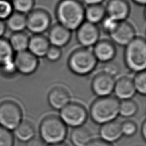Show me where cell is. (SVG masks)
Masks as SVG:
<instances>
[{
    "instance_id": "cell-34",
    "label": "cell",
    "mask_w": 146,
    "mask_h": 146,
    "mask_svg": "<svg viewBox=\"0 0 146 146\" xmlns=\"http://www.w3.org/2000/svg\"><path fill=\"white\" fill-rule=\"evenodd\" d=\"M103 72L104 73L109 75L112 77L116 76L119 72V67L118 66L111 62L106 63V64L103 67Z\"/></svg>"
},
{
    "instance_id": "cell-4",
    "label": "cell",
    "mask_w": 146,
    "mask_h": 146,
    "mask_svg": "<svg viewBox=\"0 0 146 146\" xmlns=\"http://www.w3.org/2000/svg\"><path fill=\"white\" fill-rule=\"evenodd\" d=\"M97 62L92 50L81 47L71 53L68 58V64L74 73L79 75H85L95 68Z\"/></svg>"
},
{
    "instance_id": "cell-36",
    "label": "cell",
    "mask_w": 146,
    "mask_h": 146,
    "mask_svg": "<svg viewBox=\"0 0 146 146\" xmlns=\"http://www.w3.org/2000/svg\"><path fill=\"white\" fill-rule=\"evenodd\" d=\"M86 146H112L111 143L102 139L91 140Z\"/></svg>"
},
{
    "instance_id": "cell-37",
    "label": "cell",
    "mask_w": 146,
    "mask_h": 146,
    "mask_svg": "<svg viewBox=\"0 0 146 146\" xmlns=\"http://www.w3.org/2000/svg\"><path fill=\"white\" fill-rule=\"evenodd\" d=\"M27 146H46V145L42 139L33 138L28 141Z\"/></svg>"
},
{
    "instance_id": "cell-22",
    "label": "cell",
    "mask_w": 146,
    "mask_h": 146,
    "mask_svg": "<svg viewBox=\"0 0 146 146\" xmlns=\"http://www.w3.org/2000/svg\"><path fill=\"white\" fill-rule=\"evenodd\" d=\"M29 38L24 31L13 33L8 41L14 52L17 53L27 50Z\"/></svg>"
},
{
    "instance_id": "cell-24",
    "label": "cell",
    "mask_w": 146,
    "mask_h": 146,
    "mask_svg": "<svg viewBox=\"0 0 146 146\" xmlns=\"http://www.w3.org/2000/svg\"><path fill=\"white\" fill-rule=\"evenodd\" d=\"M14 133L17 139L22 141H29L35 134L33 125L28 121H21L14 129Z\"/></svg>"
},
{
    "instance_id": "cell-21",
    "label": "cell",
    "mask_w": 146,
    "mask_h": 146,
    "mask_svg": "<svg viewBox=\"0 0 146 146\" xmlns=\"http://www.w3.org/2000/svg\"><path fill=\"white\" fill-rule=\"evenodd\" d=\"M5 23L7 29L12 33L23 31L26 29V15L14 11Z\"/></svg>"
},
{
    "instance_id": "cell-40",
    "label": "cell",
    "mask_w": 146,
    "mask_h": 146,
    "mask_svg": "<svg viewBox=\"0 0 146 146\" xmlns=\"http://www.w3.org/2000/svg\"><path fill=\"white\" fill-rule=\"evenodd\" d=\"M141 133H142L143 138L145 139V137H146V123H145V121H144L143 122L142 127H141Z\"/></svg>"
},
{
    "instance_id": "cell-13",
    "label": "cell",
    "mask_w": 146,
    "mask_h": 146,
    "mask_svg": "<svg viewBox=\"0 0 146 146\" xmlns=\"http://www.w3.org/2000/svg\"><path fill=\"white\" fill-rule=\"evenodd\" d=\"M48 31L47 38L50 45L62 48L66 46L71 40L72 31L58 23L51 26Z\"/></svg>"
},
{
    "instance_id": "cell-41",
    "label": "cell",
    "mask_w": 146,
    "mask_h": 146,
    "mask_svg": "<svg viewBox=\"0 0 146 146\" xmlns=\"http://www.w3.org/2000/svg\"><path fill=\"white\" fill-rule=\"evenodd\" d=\"M136 4L140 6H144L146 3V0H132Z\"/></svg>"
},
{
    "instance_id": "cell-3",
    "label": "cell",
    "mask_w": 146,
    "mask_h": 146,
    "mask_svg": "<svg viewBox=\"0 0 146 146\" xmlns=\"http://www.w3.org/2000/svg\"><path fill=\"white\" fill-rule=\"evenodd\" d=\"M124 60L132 71L139 72L146 68V42L144 38L136 36L125 46Z\"/></svg>"
},
{
    "instance_id": "cell-18",
    "label": "cell",
    "mask_w": 146,
    "mask_h": 146,
    "mask_svg": "<svg viewBox=\"0 0 146 146\" xmlns=\"http://www.w3.org/2000/svg\"><path fill=\"white\" fill-rule=\"evenodd\" d=\"M116 96L121 99H130L136 92L133 80L128 78H122L115 83L113 90Z\"/></svg>"
},
{
    "instance_id": "cell-14",
    "label": "cell",
    "mask_w": 146,
    "mask_h": 146,
    "mask_svg": "<svg viewBox=\"0 0 146 146\" xmlns=\"http://www.w3.org/2000/svg\"><path fill=\"white\" fill-rule=\"evenodd\" d=\"M115 81L113 77L104 72L98 74L92 82L94 92L100 97L108 96L114 90Z\"/></svg>"
},
{
    "instance_id": "cell-28",
    "label": "cell",
    "mask_w": 146,
    "mask_h": 146,
    "mask_svg": "<svg viewBox=\"0 0 146 146\" xmlns=\"http://www.w3.org/2000/svg\"><path fill=\"white\" fill-rule=\"evenodd\" d=\"M136 91L145 95L146 93V73L145 71L137 72L133 81Z\"/></svg>"
},
{
    "instance_id": "cell-15",
    "label": "cell",
    "mask_w": 146,
    "mask_h": 146,
    "mask_svg": "<svg viewBox=\"0 0 146 146\" xmlns=\"http://www.w3.org/2000/svg\"><path fill=\"white\" fill-rule=\"evenodd\" d=\"M92 52L97 61L103 63L111 62L115 56V44L110 40H99L94 46Z\"/></svg>"
},
{
    "instance_id": "cell-8",
    "label": "cell",
    "mask_w": 146,
    "mask_h": 146,
    "mask_svg": "<svg viewBox=\"0 0 146 146\" xmlns=\"http://www.w3.org/2000/svg\"><path fill=\"white\" fill-rule=\"evenodd\" d=\"M60 119L68 126L81 127L86 121L87 114L84 107L78 103H68L60 111Z\"/></svg>"
},
{
    "instance_id": "cell-39",
    "label": "cell",
    "mask_w": 146,
    "mask_h": 146,
    "mask_svg": "<svg viewBox=\"0 0 146 146\" xmlns=\"http://www.w3.org/2000/svg\"><path fill=\"white\" fill-rule=\"evenodd\" d=\"M7 27L4 21L0 20V38H2L6 33Z\"/></svg>"
},
{
    "instance_id": "cell-1",
    "label": "cell",
    "mask_w": 146,
    "mask_h": 146,
    "mask_svg": "<svg viewBox=\"0 0 146 146\" xmlns=\"http://www.w3.org/2000/svg\"><path fill=\"white\" fill-rule=\"evenodd\" d=\"M84 9L79 0H60L55 9L58 23L70 31L76 30L85 21Z\"/></svg>"
},
{
    "instance_id": "cell-35",
    "label": "cell",
    "mask_w": 146,
    "mask_h": 146,
    "mask_svg": "<svg viewBox=\"0 0 146 146\" xmlns=\"http://www.w3.org/2000/svg\"><path fill=\"white\" fill-rule=\"evenodd\" d=\"M1 67L3 70L4 74H8V75L13 74L17 71L13 60L12 61H10L5 64L4 65L2 66Z\"/></svg>"
},
{
    "instance_id": "cell-25",
    "label": "cell",
    "mask_w": 146,
    "mask_h": 146,
    "mask_svg": "<svg viewBox=\"0 0 146 146\" xmlns=\"http://www.w3.org/2000/svg\"><path fill=\"white\" fill-rule=\"evenodd\" d=\"M13 50L8 40L3 38H0V67L12 61L14 59Z\"/></svg>"
},
{
    "instance_id": "cell-12",
    "label": "cell",
    "mask_w": 146,
    "mask_h": 146,
    "mask_svg": "<svg viewBox=\"0 0 146 146\" xmlns=\"http://www.w3.org/2000/svg\"><path fill=\"white\" fill-rule=\"evenodd\" d=\"M104 7L106 15L118 22L126 21L131 12V7L127 0H108Z\"/></svg>"
},
{
    "instance_id": "cell-43",
    "label": "cell",
    "mask_w": 146,
    "mask_h": 146,
    "mask_svg": "<svg viewBox=\"0 0 146 146\" xmlns=\"http://www.w3.org/2000/svg\"><path fill=\"white\" fill-rule=\"evenodd\" d=\"M9 1H12V0H9Z\"/></svg>"
},
{
    "instance_id": "cell-42",
    "label": "cell",
    "mask_w": 146,
    "mask_h": 146,
    "mask_svg": "<svg viewBox=\"0 0 146 146\" xmlns=\"http://www.w3.org/2000/svg\"><path fill=\"white\" fill-rule=\"evenodd\" d=\"M48 146H68V145L64 143H56V144H52Z\"/></svg>"
},
{
    "instance_id": "cell-16",
    "label": "cell",
    "mask_w": 146,
    "mask_h": 146,
    "mask_svg": "<svg viewBox=\"0 0 146 146\" xmlns=\"http://www.w3.org/2000/svg\"><path fill=\"white\" fill-rule=\"evenodd\" d=\"M50 46L47 36L43 34H34L29 38L27 50L37 58L44 57Z\"/></svg>"
},
{
    "instance_id": "cell-27",
    "label": "cell",
    "mask_w": 146,
    "mask_h": 146,
    "mask_svg": "<svg viewBox=\"0 0 146 146\" xmlns=\"http://www.w3.org/2000/svg\"><path fill=\"white\" fill-rule=\"evenodd\" d=\"M137 111L136 103L131 100H123L119 105V113L123 117H131L133 116Z\"/></svg>"
},
{
    "instance_id": "cell-30",
    "label": "cell",
    "mask_w": 146,
    "mask_h": 146,
    "mask_svg": "<svg viewBox=\"0 0 146 146\" xmlns=\"http://www.w3.org/2000/svg\"><path fill=\"white\" fill-rule=\"evenodd\" d=\"M14 12L11 1L0 0V20H6Z\"/></svg>"
},
{
    "instance_id": "cell-31",
    "label": "cell",
    "mask_w": 146,
    "mask_h": 146,
    "mask_svg": "<svg viewBox=\"0 0 146 146\" xmlns=\"http://www.w3.org/2000/svg\"><path fill=\"white\" fill-rule=\"evenodd\" d=\"M14 139L11 131L0 126V146H13Z\"/></svg>"
},
{
    "instance_id": "cell-26",
    "label": "cell",
    "mask_w": 146,
    "mask_h": 146,
    "mask_svg": "<svg viewBox=\"0 0 146 146\" xmlns=\"http://www.w3.org/2000/svg\"><path fill=\"white\" fill-rule=\"evenodd\" d=\"M14 11L27 15L34 9L35 0H12Z\"/></svg>"
},
{
    "instance_id": "cell-6",
    "label": "cell",
    "mask_w": 146,
    "mask_h": 146,
    "mask_svg": "<svg viewBox=\"0 0 146 146\" xmlns=\"http://www.w3.org/2000/svg\"><path fill=\"white\" fill-rule=\"evenodd\" d=\"M51 25L50 14L42 9H35L26 15V29L34 34H43Z\"/></svg>"
},
{
    "instance_id": "cell-9",
    "label": "cell",
    "mask_w": 146,
    "mask_h": 146,
    "mask_svg": "<svg viewBox=\"0 0 146 146\" xmlns=\"http://www.w3.org/2000/svg\"><path fill=\"white\" fill-rule=\"evenodd\" d=\"M76 38L84 48L93 47L100 40V30L96 25L84 21L76 30Z\"/></svg>"
},
{
    "instance_id": "cell-32",
    "label": "cell",
    "mask_w": 146,
    "mask_h": 146,
    "mask_svg": "<svg viewBox=\"0 0 146 146\" xmlns=\"http://www.w3.org/2000/svg\"><path fill=\"white\" fill-rule=\"evenodd\" d=\"M62 54L61 48L50 45L46 54L45 57L51 62H56L60 58Z\"/></svg>"
},
{
    "instance_id": "cell-7",
    "label": "cell",
    "mask_w": 146,
    "mask_h": 146,
    "mask_svg": "<svg viewBox=\"0 0 146 146\" xmlns=\"http://www.w3.org/2000/svg\"><path fill=\"white\" fill-rule=\"evenodd\" d=\"M22 111L19 106L11 101L0 104V126L9 130H14L22 121Z\"/></svg>"
},
{
    "instance_id": "cell-2",
    "label": "cell",
    "mask_w": 146,
    "mask_h": 146,
    "mask_svg": "<svg viewBox=\"0 0 146 146\" xmlns=\"http://www.w3.org/2000/svg\"><path fill=\"white\" fill-rule=\"evenodd\" d=\"M120 102L112 96L100 97L92 104L90 115L96 123L103 124L113 121L119 113Z\"/></svg>"
},
{
    "instance_id": "cell-19",
    "label": "cell",
    "mask_w": 146,
    "mask_h": 146,
    "mask_svg": "<svg viewBox=\"0 0 146 146\" xmlns=\"http://www.w3.org/2000/svg\"><path fill=\"white\" fill-rule=\"evenodd\" d=\"M48 100L49 104L53 108L59 110L70 103V96L63 88L56 87L50 91Z\"/></svg>"
},
{
    "instance_id": "cell-11",
    "label": "cell",
    "mask_w": 146,
    "mask_h": 146,
    "mask_svg": "<svg viewBox=\"0 0 146 146\" xmlns=\"http://www.w3.org/2000/svg\"><path fill=\"white\" fill-rule=\"evenodd\" d=\"M109 36L115 44L121 47L126 46L137 36L135 27L127 21L120 22L115 30Z\"/></svg>"
},
{
    "instance_id": "cell-23",
    "label": "cell",
    "mask_w": 146,
    "mask_h": 146,
    "mask_svg": "<svg viewBox=\"0 0 146 146\" xmlns=\"http://www.w3.org/2000/svg\"><path fill=\"white\" fill-rule=\"evenodd\" d=\"M70 139L75 146H86L91 140L92 137L90 131L82 127L75 128L71 132Z\"/></svg>"
},
{
    "instance_id": "cell-5",
    "label": "cell",
    "mask_w": 146,
    "mask_h": 146,
    "mask_svg": "<svg viewBox=\"0 0 146 146\" xmlns=\"http://www.w3.org/2000/svg\"><path fill=\"white\" fill-rule=\"evenodd\" d=\"M39 131L42 140L50 144L62 143L67 135L66 124L54 116L45 118L40 124Z\"/></svg>"
},
{
    "instance_id": "cell-17",
    "label": "cell",
    "mask_w": 146,
    "mask_h": 146,
    "mask_svg": "<svg viewBox=\"0 0 146 146\" xmlns=\"http://www.w3.org/2000/svg\"><path fill=\"white\" fill-rule=\"evenodd\" d=\"M100 135L102 140L107 142L115 141L123 135L121 124L114 120L103 124L100 129Z\"/></svg>"
},
{
    "instance_id": "cell-20",
    "label": "cell",
    "mask_w": 146,
    "mask_h": 146,
    "mask_svg": "<svg viewBox=\"0 0 146 146\" xmlns=\"http://www.w3.org/2000/svg\"><path fill=\"white\" fill-rule=\"evenodd\" d=\"M106 15L105 7L102 4L87 6L84 9L85 21L94 25L100 23Z\"/></svg>"
},
{
    "instance_id": "cell-33",
    "label": "cell",
    "mask_w": 146,
    "mask_h": 146,
    "mask_svg": "<svg viewBox=\"0 0 146 146\" xmlns=\"http://www.w3.org/2000/svg\"><path fill=\"white\" fill-rule=\"evenodd\" d=\"M122 133L127 136L133 135L137 131L136 124L131 121H127L121 124Z\"/></svg>"
},
{
    "instance_id": "cell-10",
    "label": "cell",
    "mask_w": 146,
    "mask_h": 146,
    "mask_svg": "<svg viewBox=\"0 0 146 146\" xmlns=\"http://www.w3.org/2000/svg\"><path fill=\"white\" fill-rule=\"evenodd\" d=\"M13 60L16 70L24 75L33 73L39 65L38 58L28 50L17 52Z\"/></svg>"
},
{
    "instance_id": "cell-38",
    "label": "cell",
    "mask_w": 146,
    "mask_h": 146,
    "mask_svg": "<svg viewBox=\"0 0 146 146\" xmlns=\"http://www.w3.org/2000/svg\"><path fill=\"white\" fill-rule=\"evenodd\" d=\"M104 0H82L83 4H85L86 6L94 5H99L102 4Z\"/></svg>"
},
{
    "instance_id": "cell-29",
    "label": "cell",
    "mask_w": 146,
    "mask_h": 146,
    "mask_svg": "<svg viewBox=\"0 0 146 146\" xmlns=\"http://www.w3.org/2000/svg\"><path fill=\"white\" fill-rule=\"evenodd\" d=\"M119 22H118L117 21L106 15V17L100 22V24L103 31L110 35L115 30Z\"/></svg>"
}]
</instances>
